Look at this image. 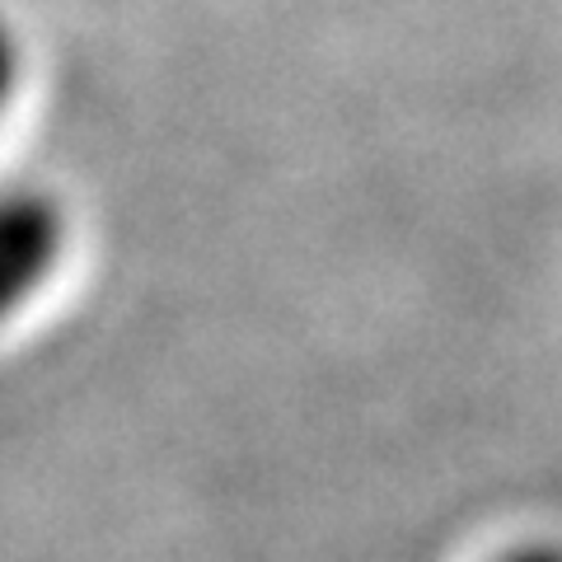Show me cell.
<instances>
[{
  "mask_svg": "<svg viewBox=\"0 0 562 562\" xmlns=\"http://www.w3.org/2000/svg\"><path fill=\"white\" fill-rule=\"evenodd\" d=\"M66 211L52 192H0V328L38 301L66 258Z\"/></svg>",
  "mask_w": 562,
  "mask_h": 562,
  "instance_id": "obj_1",
  "label": "cell"
},
{
  "mask_svg": "<svg viewBox=\"0 0 562 562\" xmlns=\"http://www.w3.org/2000/svg\"><path fill=\"white\" fill-rule=\"evenodd\" d=\"M14 85H20V43H14V29L0 14V109L10 103Z\"/></svg>",
  "mask_w": 562,
  "mask_h": 562,
  "instance_id": "obj_2",
  "label": "cell"
},
{
  "mask_svg": "<svg viewBox=\"0 0 562 562\" xmlns=\"http://www.w3.org/2000/svg\"><path fill=\"white\" fill-rule=\"evenodd\" d=\"M497 562H562V549H549V543H525V549H512Z\"/></svg>",
  "mask_w": 562,
  "mask_h": 562,
  "instance_id": "obj_3",
  "label": "cell"
}]
</instances>
